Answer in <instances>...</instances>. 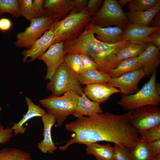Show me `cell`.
I'll use <instances>...</instances> for the list:
<instances>
[{"instance_id": "cell-22", "label": "cell", "mask_w": 160, "mask_h": 160, "mask_svg": "<svg viewBox=\"0 0 160 160\" xmlns=\"http://www.w3.org/2000/svg\"><path fill=\"white\" fill-rule=\"evenodd\" d=\"M85 145L87 154L94 155L97 160H115L114 148L110 144L101 145L97 142H93Z\"/></svg>"}, {"instance_id": "cell-31", "label": "cell", "mask_w": 160, "mask_h": 160, "mask_svg": "<svg viewBox=\"0 0 160 160\" xmlns=\"http://www.w3.org/2000/svg\"><path fill=\"white\" fill-rule=\"evenodd\" d=\"M21 16L31 21L37 18L32 0H18Z\"/></svg>"}, {"instance_id": "cell-45", "label": "cell", "mask_w": 160, "mask_h": 160, "mask_svg": "<svg viewBox=\"0 0 160 160\" xmlns=\"http://www.w3.org/2000/svg\"><path fill=\"white\" fill-rule=\"evenodd\" d=\"M152 160H160V154L153 156Z\"/></svg>"}, {"instance_id": "cell-38", "label": "cell", "mask_w": 160, "mask_h": 160, "mask_svg": "<svg viewBox=\"0 0 160 160\" xmlns=\"http://www.w3.org/2000/svg\"><path fill=\"white\" fill-rule=\"evenodd\" d=\"M44 0H34L33 1V7L37 18L44 17L43 9Z\"/></svg>"}, {"instance_id": "cell-24", "label": "cell", "mask_w": 160, "mask_h": 160, "mask_svg": "<svg viewBox=\"0 0 160 160\" xmlns=\"http://www.w3.org/2000/svg\"><path fill=\"white\" fill-rule=\"evenodd\" d=\"M143 68L138 61L137 57L124 60L108 73L111 78L118 77L125 73L136 71Z\"/></svg>"}, {"instance_id": "cell-26", "label": "cell", "mask_w": 160, "mask_h": 160, "mask_svg": "<svg viewBox=\"0 0 160 160\" xmlns=\"http://www.w3.org/2000/svg\"><path fill=\"white\" fill-rule=\"evenodd\" d=\"M131 160H152V155L149 151L147 143L142 137L135 146L130 151Z\"/></svg>"}, {"instance_id": "cell-28", "label": "cell", "mask_w": 160, "mask_h": 160, "mask_svg": "<svg viewBox=\"0 0 160 160\" xmlns=\"http://www.w3.org/2000/svg\"><path fill=\"white\" fill-rule=\"evenodd\" d=\"M5 13L18 18L21 16L18 0H0V16Z\"/></svg>"}, {"instance_id": "cell-6", "label": "cell", "mask_w": 160, "mask_h": 160, "mask_svg": "<svg viewBox=\"0 0 160 160\" xmlns=\"http://www.w3.org/2000/svg\"><path fill=\"white\" fill-rule=\"evenodd\" d=\"M47 89L52 95L60 96L68 91H73L81 95L83 89L77 75L63 61L56 71L53 78L47 84Z\"/></svg>"}, {"instance_id": "cell-9", "label": "cell", "mask_w": 160, "mask_h": 160, "mask_svg": "<svg viewBox=\"0 0 160 160\" xmlns=\"http://www.w3.org/2000/svg\"><path fill=\"white\" fill-rule=\"evenodd\" d=\"M131 120L139 134L160 124V108L158 106L146 105L132 111Z\"/></svg>"}, {"instance_id": "cell-1", "label": "cell", "mask_w": 160, "mask_h": 160, "mask_svg": "<svg viewBox=\"0 0 160 160\" xmlns=\"http://www.w3.org/2000/svg\"><path fill=\"white\" fill-rule=\"evenodd\" d=\"M132 111L120 114L103 112L89 116H82L65 125L68 131L74 132L65 146L105 141L132 149L140 136L132 122Z\"/></svg>"}, {"instance_id": "cell-10", "label": "cell", "mask_w": 160, "mask_h": 160, "mask_svg": "<svg viewBox=\"0 0 160 160\" xmlns=\"http://www.w3.org/2000/svg\"><path fill=\"white\" fill-rule=\"evenodd\" d=\"M64 43L62 41L52 44L38 59L44 62L47 66L45 76L46 80H50L53 78L57 70L64 61L65 55Z\"/></svg>"}, {"instance_id": "cell-18", "label": "cell", "mask_w": 160, "mask_h": 160, "mask_svg": "<svg viewBox=\"0 0 160 160\" xmlns=\"http://www.w3.org/2000/svg\"><path fill=\"white\" fill-rule=\"evenodd\" d=\"M25 100L28 106V110L26 113L23 115V118L17 123H13L11 127L13 130L14 135L16 136L19 134H24L27 130L24 124L29 120L36 117H42L47 113L44 109L41 108L39 105L34 103L31 98L25 96Z\"/></svg>"}, {"instance_id": "cell-43", "label": "cell", "mask_w": 160, "mask_h": 160, "mask_svg": "<svg viewBox=\"0 0 160 160\" xmlns=\"http://www.w3.org/2000/svg\"><path fill=\"white\" fill-rule=\"evenodd\" d=\"M130 0H120L117 1L119 6L122 8L124 6L127 4Z\"/></svg>"}, {"instance_id": "cell-21", "label": "cell", "mask_w": 160, "mask_h": 160, "mask_svg": "<svg viewBox=\"0 0 160 160\" xmlns=\"http://www.w3.org/2000/svg\"><path fill=\"white\" fill-rule=\"evenodd\" d=\"M104 112L100 104L89 100L83 93L79 97L73 115L78 118L89 116Z\"/></svg>"}, {"instance_id": "cell-5", "label": "cell", "mask_w": 160, "mask_h": 160, "mask_svg": "<svg viewBox=\"0 0 160 160\" xmlns=\"http://www.w3.org/2000/svg\"><path fill=\"white\" fill-rule=\"evenodd\" d=\"M157 71L150 77L149 80L135 94L123 95L117 104L127 111L146 105L158 106L160 104V96L156 92L155 84Z\"/></svg>"}, {"instance_id": "cell-41", "label": "cell", "mask_w": 160, "mask_h": 160, "mask_svg": "<svg viewBox=\"0 0 160 160\" xmlns=\"http://www.w3.org/2000/svg\"><path fill=\"white\" fill-rule=\"evenodd\" d=\"M151 42L160 49V28L153 31L150 35Z\"/></svg>"}, {"instance_id": "cell-29", "label": "cell", "mask_w": 160, "mask_h": 160, "mask_svg": "<svg viewBox=\"0 0 160 160\" xmlns=\"http://www.w3.org/2000/svg\"><path fill=\"white\" fill-rule=\"evenodd\" d=\"M160 4V0H130L127 5L130 11H145Z\"/></svg>"}, {"instance_id": "cell-16", "label": "cell", "mask_w": 160, "mask_h": 160, "mask_svg": "<svg viewBox=\"0 0 160 160\" xmlns=\"http://www.w3.org/2000/svg\"><path fill=\"white\" fill-rule=\"evenodd\" d=\"M53 34L52 31L48 30L29 49L23 50L22 53L23 55V61H26L29 57L28 63L35 61L44 54L52 44Z\"/></svg>"}, {"instance_id": "cell-11", "label": "cell", "mask_w": 160, "mask_h": 160, "mask_svg": "<svg viewBox=\"0 0 160 160\" xmlns=\"http://www.w3.org/2000/svg\"><path fill=\"white\" fill-rule=\"evenodd\" d=\"M145 77V74L142 68L117 78H111L108 84L118 88L123 95L133 94L138 90L139 83Z\"/></svg>"}, {"instance_id": "cell-35", "label": "cell", "mask_w": 160, "mask_h": 160, "mask_svg": "<svg viewBox=\"0 0 160 160\" xmlns=\"http://www.w3.org/2000/svg\"><path fill=\"white\" fill-rule=\"evenodd\" d=\"M103 0H88L87 9V12L92 17L97 13L100 9Z\"/></svg>"}, {"instance_id": "cell-37", "label": "cell", "mask_w": 160, "mask_h": 160, "mask_svg": "<svg viewBox=\"0 0 160 160\" xmlns=\"http://www.w3.org/2000/svg\"><path fill=\"white\" fill-rule=\"evenodd\" d=\"M88 0H72L73 10L76 12H87V7Z\"/></svg>"}, {"instance_id": "cell-13", "label": "cell", "mask_w": 160, "mask_h": 160, "mask_svg": "<svg viewBox=\"0 0 160 160\" xmlns=\"http://www.w3.org/2000/svg\"><path fill=\"white\" fill-rule=\"evenodd\" d=\"M84 31L96 34L95 37L97 40L109 44H114L123 40V30L117 26L102 27L90 22Z\"/></svg>"}, {"instance_id": "cell-7", "label": "cell", "mask_w": 160, "mask_h": 160, "mask_svg": "<svg viewBox=\"0 0 160 160\" xmlns=\"http://www.w3.org/2000/svg\"><path fill=\"white\" fill-rule=\"evenodd\" d=\"M90 22L102 27L115 25L123 30L129 22L126 12L116 0H103L100 9L92 17Z\"/></svg>"}, {"instance_id": "cell-30", "label": "cell", "mask_w": 160, "mask_h": 160, "mask_svg": "<svg viewBox=\"0 0 160 160\" xmlns=\"http://www.w3.org/2000/svg\"><path fill=\"white\" fill-rule=\"evenodd\" d=\"M64 61L69 68L77 75L82 74L79 54H66L64 56Z\"/></svg>"}, {"instance_id": "cell-20", "label": "cell", "mask_w": 160, "mask_h": 160, "mask_svg": "<svg viewBox=\"0 0 160 160\" xmlns=\"http://www.w3.org/2000/svg\"><path fill=\"white\" fill-rule=\"evenodd\" d=\"M160 11V4L155 5L145 11H130L126 12L129 21L135 25L150 27V23L154 16Z\"/></svg>"}, {"instance_id": "cell-32", "label": "cell", "mask_w": 160, "mask_h": 160, "mask_svg": "<svg viewBox=\"0 0 160 160\" xmlns=\"http://www.w3.org/2000/svg\"><path fill=\"white\" fill-rule=\"evenodd\" d=\"M139 134L147 143L160 140V124L147 129Z\"/></svg>"}, {"instance_id": "cell-46", "label": "cell", "mask_w": 160, "mask_h": 160, "mask_svg": "<svg viewBox=\"0 0 160 160\" xmlns=\"http://www.w3.org/2000/svg\"><path fill=\"white\" fill-rule=\"evenodd\" d=\"M2 108L1 106V105H0V114L1 113V111H2Z\"/></svg>"}, {"instance_id": "cell-40", "label": "cell", "mask_w": 160, "mask_h": 160, "mask_svg": "<svg viewBox=\"0 0 160 160\" xmlns=\"http://www.w3.org/2000/svg\"><path fill=\"white\" fill-rule=\"evenodd\" d=\"M11 21L9 18L2 17L0 19V30L5 32L10 30L12 26Z\"/></svg>"}, {"instance_id": "cell-36", "label": "cell", "mask_w": 160, "mask_h": 160, "mask_svg": "<svg viewBox=\"0 0 160 160\" xmlns=\"http://www.w3.org/2000/svg\"><path fill=\"white\" fill-rule=\"evenodd\" d=\"M13 133L11 127L4 128V126L0 123V143L2 145L7 143L12 137Z\"/></svg>"}, {"instance_id": "cell-17", "label": "cell", "mask_w": 160, "mask_h": 160, "mask_svg": "<svg viewBox=\"0 0 160 160\" xmlns=\"http://www.w3.org/2000/svg\"><path fill=\"white\" fill-rule=\"evenodd\" d=\"M83 92L91 100L100 104L106 101L111 95L121 91L107 84H94L86 85Z\"/></svg>"}, {"instance_id": "cell-8", "label": "cell", "mask_w": 160, "mask_h": 160, "mask_svg": "<svg viewBox=\"0 0 160 160\" xmlns=\"http://www.w3.org/2000/svg\"><path fill=\"white\" fill-rule=\"evenodd\" d=\"M54 20L51 17H42L32 20L29 26L23 31L17 33L15 46L30 48L48 30Z\"/></svg>"}, {"instance_id": "cell-34", "label": "cell", "mask_w": 160, "mask_h": 160, "mask_svg": "<svg viewBox=\"0 0 160 160\" xmlns=\"http://www.w3.org/2000/svg\"><path fill=\"white\" fill-rule=\"evenodd\" d=\"M115 160H131L130 151L128 148L115 144L113 147Z\"/></svg>"}, {"instance_id": "cell-44", "label": "cell", "mask_w": 160, "mask_h": 160, "mask_svg": "<svg viewBox=\"0 0 160 160\" xmlns=\"http://www.w3.org/2000/svg\"><path fill=\"white\" fill-rule=\"evenodd\" d=\"M155 89L157 93L160 96V84L159 82H156L155 84Z\"/></svg>"}, {"instance_id": "cell-3", "label": "cell", "mask_w": 160, "mask_h": 160, "mask_svg": "<svg viewBox=\"0 0 160 160\" xmlns=\"http://www.w3.org/2000/svg\"><path fill=\"white\" fill-rule=\"evenodd\" d=\"M91 17L87 12L73 11L63 19L53 22L48 29L53 34L52 44L77 38L90 22Z\"/></svg>"}, {"instance_id": "cell-4", "label": "cell", "mask_w": 160, "mask_h": 160, "mask_svg": "<svg viewBox=\"0 0 160 160\" xmlns=\"http://www.w3.org/2000/svg\"><path fill=\"white\" fill-rule=\"evenodd\" d=\"M80 95L72 91H69L63 95H50L40 100V103L47 109L48 113L55 117L57 126H62L69 115L74 112Z\"/></svg>"}, {"instance_id": "cell-25", "label": "cell", "mask_w": 160, "mask_h": 160, "mask_svg": "<svg viewBox=\"0 0 160 160\" xmlns=\"http://www.w3.org/2000/svg\"><path fill=\"white\" fill-rule=\"evenodd\" d=\"M148 45L140 44L130 42L126 44L120 49L116 53L119 63L124 60L137 57L144 51Z\"/></svg>"}, {"instance_id": "cell-42", "label": "cell", "mask_w": 160, "mask_h": 160, "mask_svg": "<svg viewBox=\"0 0 160 160\" xmlns=\"http://www.w3.org/2000/svg\"><path fill=\"white\" fill-rule=\"evenodd\" d=\"M151 27H160V13H157L152 19L150 24Z\"/></svg>"}, {"instance_id": "cell-19", "label": "cell", "mask_w": 160, "mask_h": 160, "mask_svg": "<svg viewBox=\"0 0 160 160\" xmlns=\"http://www.w3.org/2000/svg\"><path fill=\"white\" fill-rule=\"evenodd\" d=\"M41 120L44 124V138L38 143L37 147L44 153H53L57 149L52 140L51 132L52 127L56 122L55 118L52 114L47 113L41 117Z\"/></svg>"}, {"instance_id": "cell-39", "label": "cell", "mask_w": 160, "mask_h": 160, "mask_svg": "<svg viewBox=\"0 0 160 160\" xmlns=\"http://www.w3.org/2000/svg\"><path fill=\"white\" fill-rule=\"evenodd\" d=\"M147 144L148 148L153 156L160 154V140L147 143Z\"/></svg>"}, {"instance_id": "cell-27", "label": "cell", "mask_w": 160, "mask_h": 160, "mask_svg": "<svg viewBox=\"0 0 160 160\" xmlns=\"http://www.w3.org/2000/svg\"><path fill=\"white\" fill-rule=\"evenodd\" d=\"M0 160H33L30 153L15 148L7 147L0 150Z\"/></svg>"}, {"instance_id": "cell-2", "label": "cell", "mask_w": 160, "mask_h": 160, "mask_svg": "<svg viewBox=\"0 0 160 160\" xmlns=\"http://www.w3.org/2000/svg\"><path fill=\"white\" fill-rule=\"evenodd\" d=\"M129 41L123 40L109 44L97 40L93 33L84 31L77 38L64 42L65 54L84 53L90 56L96 63L98 70L108 73L119 64L116 53Z\"/></svg>"}, {"instance_id": "cell-12", "label": "cell", "mask_w": 160, "mask_h": 160, "mask_svg": "<svg viewBox=\"0 0 160 160\" xmlns=\"http://www.w3.org/2000/svg\"><path fill=\"white\" fill-rule=\"evenodd\" d=\"M159 28L160 27H146L129 22L123 29L122 39L137 44H148L151 43L150 35Z\"/></svg>"}, {"instance_id": "cell-33", "label": "cell", "mask_w": 160, "mask_h": 160, "mask_svg": "<svg viewBox=\"0 0 160 160\" xmlns=\"http://www.w3.org/2000/svg\"><path fill=\"white\" fill-rule=\"evenodd\" d=\"M81 58L82 74L92 69H98L95 61L89 55L84 53L79 54Z\"/></svg>"}, {"instance_id": "cell-15", "label": "cell", "mask_w": 160, "mask_h": 160, "mask_svg": "<svg viewBox=\"0 0 160 160\" xmlns=\"http://www.w3.org/2000/svg\"><path fill=\"white\" fill-rule=\"evenodd\" d=\"M44 17H51L55 21L61 20L73 10L72 0H45Z\"/></svg>"}, {"instance_id": "cell-14", "label": "cell", "mask_w": 160, "mask_h": 160, "mask_svg": "<svg viewBox=\"0 0 160 160\" xmlns=\"http://www.w3.org/2000/svg\"><path fill=\"white\" fill-rule=\"evenodd\" d=\"M160 49L152 43L148 44L144 51L137 57L139 62L143 66L145 77H150L160 63Z\"/></svg>"}, {"instance_id": "cell-23", "label": "cell", "mask_w": 160, "mask_h": 160, "mask_svg": "<svg viewBox=\"0 0 160 160\" xmlns=\"http://www.w3.org/2000/svg\"><path fill=\"white\" fill-rule=\"evenodd\" d=\"M81 84H108L111 78L108 73L98 69H92L77 75Z\"/></svg>"}]
</instances>
